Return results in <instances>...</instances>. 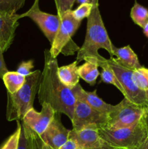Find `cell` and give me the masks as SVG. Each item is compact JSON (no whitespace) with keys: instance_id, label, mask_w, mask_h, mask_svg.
I'll return each mask as SVG.
<instances>
[{"instance_id":"6da1fadb","label":"cell","mask_w":148,"mask_h":149,"mask_svg":"<svg viewBox=\"0 0 148 149\" xmlns=\"http://www.w3.org/2000/svg\"><path fill=\"white\" fill-rule=\"evenodd\" d=\"M58 63L48 49L44 50V65L38 90L40 104H49L55 111L72 121L75 99L72 89L64 85L58 77Z\"/></svg>"},{"instance_id":"7a4b0ae2","label":"cell","mask_w":148,"mask_h":149,"mask_svg":"<svg viewBox=\"0 0 148 149\" xmlns=\"http://www.w3.org/2000/svg\"><path fill=\"white\" fill-rule=\"evenodd\" d=\"M113 47L100 14L99 0H92L91 13L87 17L85 40L78 49L76 61L78 63L87 59H95L98 64L106 59L100 55L98 52L100 49H105L110 54V58H113Z\"/></svg>"},{"instance_id":"3957f363","label":"cell","mask_w":148,"mask_h":149,"mask_svg":"<svg viewBox=\"0 0 148 149\" xmlns=\"http://www.w3.org/2000/svg\"><path fill=\"white\" fill-rule=\"evenodd\" d=\"M41 71H33L26 77L23 87L14 94L7 93V119L22 121L26 113L33 108L35 97L39 88Z\"/></svg>"},{"instance_id":"277c9868","label":"cell","mask_w":148,"mask_h":149,"mask_svg":"<svg viewBox=\"0 0 148 149\" xmlns=\"http://www.w3.org/2000/svg\"><path fill=\"white\" fill-rule=\"evenodd\" d=\"M100 137L114 148L138 149L148 138V125L145 113L136 123L117 130L99 129Z\"/></svg>"},{"instance_id":"5b68a950","label":"cell","mask_w":148,"mask_h":149,"mask_svg":"<svg viewBox=\"0 0 148 149\" xmlns=\"http://www.w3.org/2000/svg\"><path fill=\"white\" fill-rule=\"evenodd\" d=\"M146 113L145 108L123 98L118 104L113 106L107 115V125L104 129L117 130L131 126L138 122Z\"/></svg>"},{"instance_id":"8992f818","label":"cell","mask_w":148,"mask_h":149,"mask_svg":"<svg viewBox=\"0 0 148 149\" xmlns=\"http://www.w3.org/2000/svg\"><path fill=\"white\" fill-rule=\"evenodd\" d=\"M107 63L121 84L124 90L125 98L145 109L148 106L145 92L138 88L133 82L132 79L133 71L120 65L115 61L114 58L107 59Z\"/></svg>"},{"instance_id":"52a82bcc","label":"cell","mask_w":148,"mask_h":149,"mask_svg":"<svg viewBox=\"0 0 148 149\" xmlns=\"http://www.w3.org/2000/svg\"><path fill=\"white\" fill-rule=\"evenodd\" d=\"M107 114L91 109L86 103L76 99L72 119L73 130H80L89 127L104 129L107 125Z\"/></svg>"},{"instance_id":"ba28073f","label":"cell","mask_w":148,"mask_h":149,"mask_svg":"<svg viewBox=\"0 0 148 149\" xmlns=\"http://www.w3.org/2000/svg\"><path fill=\"white\" fill-rule=\"evenodd\" d=\"M60 23L53 43L49 49L52 57L56 58L62 52L68 44L72 42L71 38L75 34L81 21L77 20L73 15V10H69L59 15Z\"/></svg>"},{"instance_id":"9c48e42d","label":"cell","mask_w":148,"mask_h":149,"mask_svg":"<svg viewBox=\"0 0 148 149\" xmlns=\"http://www.w3.org/2000/svg\"><path fill=\"white\" fill-rule=\"evenodd\" d=\"M28 17L37 24L44 35L52 45L60 23L58 15H52L41 11L39 8V0H34L33 5L26 13L20 15V18Z\"/></svg>"},{"instance_id":"30bf717a","label":"cell","mask_w":148,"mask_h":149,"mask_svg":"<svg viewBox=\"0 0 148 149\" xmlns=\"http://www.w3.org/2000/svg\"><path fill=\"white\" fill-rule=\"evenodd\" d=\"M69 133V130L61 122L60 113L56 112L46 130L39 136L52 149H59L68 141Z\"/></svg>"},{"instance_id":"8fae6325","label":"cell","mask_w":148,"mask_h":149,"mask_svg":"<svg viewBox=\"0 0 148 149\" xmlns=\"http://www.w3.org/2000/svg\"><path fill=\"white\" fill-rule=\"evenodd\" d=\"M40 112L34 109L29 110L21 121L25 125L41 135L47 128L55 114V111L49 104H43Z\"/></svg>"},{"instance_id":"7c38bea8","label":"cell","mask_w":148,"mask_h":149,"mask_svg":"<svg viewBox=\"0 0 148 149\" xmlns=\"http://www.w3.org/2000/svg\"><path fill=\"white\" fill-rule=\"evenodd\" d=\"M98 128L89 127L80 130H70L68 139L76 143L82 149L99 148L109 146L99 134Z\"/></svg>"},{"instance_id":"4fadbf2b","label":"cell","mask_w":148,"mask_h":149,"mask_svg":"<svg viewBox=\"0 0 148 149\" xmlns=\"http://www.w3.org/2000/svg\"><path fill=\"white\" fill-rule=\"evenodd\" d=\"M20 19V15L17 13L11 14L0 12V48L3 52L11 46Z\"/></svg>"},{"instance_id":"5bb4252c","label":"cell","mask_w":148,"mask_h":149,"mask_svg":"<svg viewBox=\"0 0 148 149\" xmlns=\"http://www.w3.org/2000/svg\"><path fill=\"white\" fill-rule=\"evenodd\" d=\"M72 90L73 92L75 99H78L84 102L91 109L97 111L108 115L113 110L114 106L105 103L104 100H102L96 93L97 90H94L93 92L85 91L81 87L80 83H78L73 88H72Z\"/></svg>"},{"instance_id":"9a60e30c","label":"cell","mask_w":148,"mask_h":149,"mask_svg":"<svg viewBox=\"0 0 148 149\" xmlns=\"http://www.w3.org/2000/svg\"><path fill=\"white\" fill-rule=\"evenodd\" d=\"M113 55L116 57V58H114L115 61L124 68L133 71L142 67L137 55L129 45L120 48L113 45Z\"/></svg>"},{"instance_id":"2e32d148","label":"cell","mask_w":148,"mask_h":149,"mask_svg":"<svg viewBox=\"0 0 148 149\" xmlns=\"http://www.w3.org/2000/svg\"><path fill=\"white\" fill-rule=\"evenodd\" d=\"M78 62L76 61L69 65L59 67L58 77L61 82L70 89H72L79 83V75L78 72Z\"/></svg>"},{"instance_id":"e0dca14e","label":"cell","mask_w":148,"mask_h":149,"mask_svg":"<svg viewBox=\"0 0 148 149\" xmlns=\"http://www.w3.org/2000/svg\"><path fill=\"white\" fill-rule=\"evenodd\" d=\"M99 65L95 59H87L85 63L78 67V72L80 78L93 86L97 82V77L100 75Z\"/></svg>"},{"instance_id":"ac0fdd59","label":"cell","mask_w":148,"mask_h":149,"mask_svg":"<svg viewBox=\"0 0 148 149\" xmlns=\"http://www.w3.org/2000/svg\"><path fill=\"white\" fill-rule=\"evenodd\" d=\"M2 79L7 93L14 94L23 87L26 81V77L18 74L17 71H8L4 74Z\"/></svg>"},{"instance_id":"d6986e66","label":"cell","mask_w":148,"mask_h":149,"mask_svg":"<svg viewBox=\"0 0 148 149\" xmlns=\"http://www.w3.org/2000/svg\"><path fill=\"white\" fill-rule=\"evenodd\" d=\"M98 65L99 67H101V68H102L101 74H100V77H101V81L107 83V84H113V85H114L116 88L118 89L120 91V93L124 95V90H123L120 83L119 82V81L118 80L117 77H115V74L113 73V71H112V69L110 68L108 64H107V59L99 63Z\"/></svg>"},{"instance_id":"ffe728a7","label":"cell","mask_w":148,"mask_h":149,"mask_svg":"<svg viewBox=\"0 0 148 149\" xmlns=\"http://www.w3.org/2000/svg\"><path fill=\"white\" fill-rule=\"evenodd\" d=\"M130 16L135 24L143 29L148 23V9L135 0L134 4L131 10Z\"/></svg>"},{"instance_id":"44dd1931","label":"cell","mask_w":148,"mask_h":149,"mask_svg":"<svg viewBox=\"0 0 148 149\" xmlns=\"http://www.w3.org/2000/svg\"><path fill=\"white\" fill-rule=\"evenodd\" d=\"M22 124H23V127L26 131V136H27L28 149H52L42 141L41 137L37 133H36L28 127L25 125L23 122Z\"/></svg>"},{"instance_id":"7402d4cb","label":"cell","mask_w":148,"mask_h":149,"mask_svg":"<svg viewBox=\"0 0 148 149\" xmlns=\"http://www.w3.org/2000/svg\"><path fill=\"white\" fill-rule=\"evenodd\" d=\"M132 79L138 88L145 92L148 90V68L142 66L133 70Z\"/></svg>"},{"instance_id":"603a6c76","label":"cell","mask_w":148,"mask_h":149,"mask_svg":"<svg viewBox=\"0 0 148 149\" xmlns=\"http://www.w3.org/2000/svg\"><path fill=\"white\" fill-rule=\"evenodd\" d=\"M26 0H0V12L16 14L23 7Z\"/></svg>"},{"instance_id":"cb8c5ba5","label":"cell","mask_w":148,"mask_h":149,"mask_svg":"<svg viewBox=\"0 0 148 149\" xmlns=\"http://www.w3.org/2000/svg\"><path fill=\"white\" fill-rule=\"evenodd\" d=\"M17 130L6 140L5 142L0 147V149H17L19 137L21 130V122L20 121H17Z\"/></svg>"},{"instance_id":"d4e9b609","label":"cell","mask_w":148,"mask_h":149,"mask_svg":"<svg viewBox=\"0 0 148 149\" xmlns=\"http://www.w3.org/2000/svg\"><path fill=\"white\" fill-rule=\"evenodd\" d=\"M92 8V2L89 4H80L75 10H73V15L77 20L81 21L85 17H88Z\"/></svg>"},{"instance_id":"484cf974","label":"cell","mask_w":148,"mask_h":149,"mask_svg":"<svg viewBox=\"0 0 148 149\" xmlns=\"http://www.w3.org/2000/svg\"><path fill=\"white\" fill-rule=\"evenodd\" d=\"M75 1V0H55L58 15L63 14L67 11L72 10Z\"/></svg>"},{"instance_id":"4316f807","label":"cell","mask_w":148,"mask_h":149,"mask_svg":"<svg viewBox=\"0 0 148 149\" xmlns=\"http://www.w3.org/2000/svg\"><path fill=\"white\" fill-rule=\"evenodd\" d=\"M33 61L29 60L27 61H22L17 68V72L24 77L30 75L31 74V69L33 68Z\"/></svg>"},{"instance_id":"83f0119b","label":"cell","mask_w":148,"mask_h":149,"mask_svg":"<svg viewBox=\"0 0 148 149\" xmlns=\"http://www.w3.org/2000/svg\"><path fill=\"white\" fill-rule=\"evenodd\" d=\"M17 149H28V143L27 136L25 131L23 125L21 122V130H20V137H19Z\"/></svg>"},{"instance_id":"f1b7e54d","label":"cell","mask_w":148,"mask_h":149,"mask_svg":"<svg viewBox=\"0 0 148 149\" xmlns=\"http://www.w3.org/2000/svg\"><path fill=\"white\" fill-rule=\"evenodd\" d=\"M3 53L1 49L0 48V78L2 79L4 74L8 72L7 66H6L5 62H4V57H3Z\"/></svg>"},{"instance_id":"f546056e","label":"cell","mask_w":148,"mask_h":149,"mask_svg":"<svg viewBox=\"0 0 148 149\" xmlns=\"http://www.w3.org/2000/svg\"><path fill=\"white\" fill-rule=\"evenodd\" d=\"M59 149H82L78 146V144L72 140L68 139V141L60 147Z\"/></svg>"},{"instance_id":"4dcf8cb0","label":"cell","mask_w":148,"mask_h":149,"mask_svg":"<svg viewBox=\"0 0 148 149\" xmlns=\"http://www.w3.org/2000/svg\"><path fill=\"white\" fill-rule=\"evenodd\" d=\"M78 4H89L92 2V0H75Z\"/></svg>"},{"instance_id":"1f68e13d","label":"cell","mask_w":148,"mask_h":149,"mask_svg":"<svg viewBox=\"0 0 148 149\" xmlns=\"http://www.w3.org/2000/svg\"><path fill=\"white\" fill-rule=\"evenodd\" d=\"M138 149H148V138Z\"/></svg>"},{"instance_id":"d6a6232c","label":"cell","mask_w":148,"mask_h":149,"mask_svg":"<svg viewBox=\"0 0 148 149\" xmlns=\"http://www.w3.org/2000/svg\"><path fill=\"white\" fill-rule=\"evenodd\" d=\"M143 33L148 38V23H147V24L145 26V27L143 28Z\"/></svg>"},{"instance_id":"836d02e7","label":"cell","mask_w":148,"mask_h":149,"mask_svg":"<svg viewBox=\"0 0 148 149\" xmlns=\"http://www.w3.org/2000/svg\"><path fill=\"white\" fill-rule=\"evenodd\" d=\"M93 149H114L113 147L110 146H106L102 147V148H93Z\"/></svg>"},{"instance_id":"e575fe53","label":"cell","mask_w":148,"mask_h":149,"mask_svg":"<svg viewBox=\"0 0 148 149\" xmlns=\"http://www.w3.org/2000/svg\"><path fill=\"white\" fill-rule=\"evenodd\" d=\"M145 96H146V99L148 102V90L145 91Z\"/></svg>"},{"instance_id":"d590c367","label":"cell","mask_w":148,"mask_h":149,"mask_svg":"<svg viewBox=\"0 0 148 149\" xmlns=\"http://www.w3.org/2000/svg\"><path fill=\"white\" fill-rule=\"evenodd\" d=\"M145 112H146V113H147L148 114V106H147V107L145 108Z\"/></svg>"},{"instance_id":"8d00e7d4","label":"cell","mask_w":148,"mask_h":149,"mask_svg":"<svg viewBox=\"0 0 148 149\" xmlns=\"http://www.w3.org/2000/svg\"><path fill=\"white\" fill-rule=\"evenodd\" d=\"M147 125H148V114L147 113Z\"/></svg>"},{"instance_id":"74e56055","label":"cell","mask_w":148,"mask_h":149,"mask_svg":"<svg viewBox=\"0 0 148 149\" xmlns=\"http://www.w3.org/2000/svg\"><path fill=\"white\" fill-rule=\"evenodd\" d=\"M114 149H124V148H114Z\"/></svg>"}]
</instances>
